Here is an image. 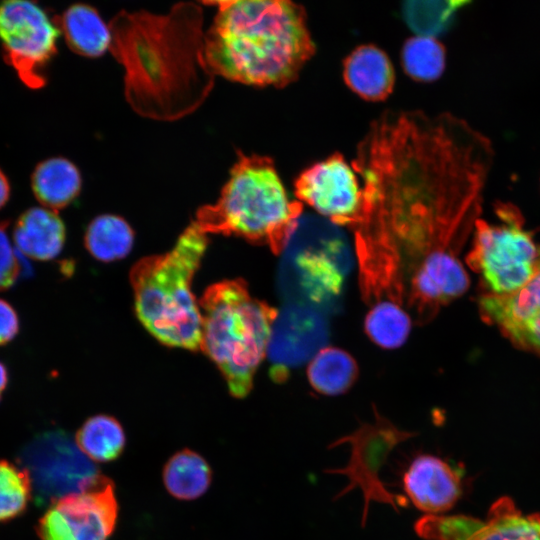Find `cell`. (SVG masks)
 <instances>
[{
	"mask_svg": "<svg viewBox=\"0 0 540 540\" xmlns=\"http://www.w3.org/2000/svg\"><path fill=\"white\" fill-rule=\"evenodd\" d=\"M493 160L491 141L448 112L387 110L357 144L351 165L362 206L352 230L394 247L418 325L468 288L458 254L479 219Z\"/></svg>",
	"mask_w": 540,
	"mask_h": 540,
	"instance_id": "cell-1",
	"label": "cell"
},
{
	"mask_svg": "<svg viewBox=\"0 0 540 540\" xmlns=\"http://www.w3.org/2000/svg\"><path fill=\"white\" fill-rule=\"evenodd\" d=\"M110 50L124 68V93L140 116L175 121L206 100L215 75L205 57L202 7L174 5L167 14L117 13Z\"/></svg>",
	"mask_w": 540,
	"mask_h": 540,
	"instance_id": "cell-2",
	"label": "cell"
},
{
	"mask_svg": "<svg viewBox=\"0 0 540 540\" xmlns=\"http://www.w3.org/2000/svg\"><path fill=\"white\" fill-rule=\"evenodd\" d=\"M217 12L205 32L213 74L241 84L283 88L316 52L305 8L288 0L211 2Z\"/></svg>",
	"mask_w": 540,
	"mask_h": 540,
	"instance_id": "cell-3",
	"label": "cell"
},
{
	"mask_svg": "<svg viewBox=\"0 0 540 540\" xmlns=\"http://www.w3.org/2000/svg\"><path fill=\"white\" fill-rule=\"evenodd\" d=\"M303 211L270 157L238 152L218 200L199 208L194 223L206 234L235 235L281 255Z\"/></svg>",
	"mask_w": 540,
	"mask_h": 540,
	"instance_id": "cell-4",
	"label": "cell"
},
{
	"mask_svg": "<svg viewBox=\"0 0 540 540\" xmlns=\"http://www.w3.org/2000/svg\"><path fill=\"white\" fill-rule=\"evenodd\" d=\"M207 246V234L192 222L170 251L144 257L131 269L138 319L164 345L201 349L202 315L191 282Z\"/></svg>",
	"mask_w": 540,
	"mask_h": 540,
	"instance_id": "cell-5",
	"label": "cell"
},
{
	"mask_svg": "<svg viewBox=\"0 0 540 540\" xmlns=\"http://www.w3.org/2000/svg\"><path fill=\"white\" fill-rule=\"evenodd\" d=\"M201 349L217 365L236 398L252 390L267 354L278 309L253 297L245 281L224 280L208 287L199 302Z\"/></svg>",
	"mask_w": 540,
	"mask_h": 540,
	"instance_id": "cell-6",
	"label": "cell"
},
{
	"mask_svg": "<svg viewBox=\"0 0 540 540\" xmlns=\"http://www.w3.org/2000/svg\"><path fill=\"white\" fill-rule=\"evenodd\" d=\"M281 255L278 286L285 301L332 311L350 266L340 226L303 211Z\"/></svg>",
	"mask_w": 540,
	"mask_h": 540,
	"instance_id": "cell-7",
	"label": "cell"
},
{
	"mask_svg": "<svg viewBox=\"0 0 540 540\" xmlns=\"http://www.w3.org/2000/svg\"><path fill=\"white\" fill-rule=\"evenodd\" d=\"M498 222L475 223L473 246L466 261L477 272L488 294L513 292L535 273L538 248L514 205L498 202Z\"/></svg>",
	"mask_w": 540,
	"mask_h": 540,
	"instance_id": "cell-8",
	"label": "cell"
},
{
	"mask_svg": "<svg viewBox=\"0 0 540 540\" xmlns=\"http://www.w3.org/2000/svg\"><path fill=\"white\" fill-rule=\"evenodd\" d=\"M374 421L364 422L350 434L337 438L328 449L349 444L350 456L345 466L325 469L324 473L346 477L347 485L339 491L334 500L340 499L354 489H360L363 496L361 526L365 527L371 502L391 506L396 512L407 506L401 495L391 492L380 478V473L391 452L399 444L415 437L416 432L398 428L382 416L376 409Z\"/></svg>",
	"mask_w": 540,
	"mask_h": 540,
	"instance_id": "cell-9",
	"label": "cell"
},
{
	"mask_svg": "<svg viewBox=\"0 0 540 540\" xmlns=\"http://www.w3.org/2000/svg\"><path fill=\"white\" fill-rule=\"evenodd\" d=\"M18 460L39 505L84 492L101 476L76 441L62 430L37 434L21 449Z\"/></svg>",
	"mask_w": 540,
	"mask_h": 540,
	"instance_id": "cell-10",
	"label": "cell"
},
{
	"mask_svg": "<svg viewBox=\"0 0 540 540\" xmlns=\"http://www.w3.org/2000/svg\"><path fill=\"white\" fill-rule=\"evenodd\" d=\"M57 25L36 3L7 0L0 4V41L6 61L29 88L45 85L44 66L56 53Z\"/></svg>",
	"mask_w": 540,
	"mask_h": 540,
	"instance_id": "cell-11",
	"label": "cell"
},
{
	"mask_svg": "<svg viewBox=\"0 0 540 540\" xmlns=\"http://www.w3.org/2000/svg\"><path fill=\"white\" fill-rule=\"evenodd\" d=\"M118 516L113 482L101 475L87 490L52 504L39 521L41 540H108Z\"/></svg>",
	"mask_w": 540,
	"mask_h": 540,
	"instance_id": "cell-12",
	"label": "cell"
},
{
	"mask_svg": "<svg viewBox=\"0 0 540 540\" xmlns=\"http://www.w3.org/2000/svg\"><path fill=\"white\" fill-rule=\"evenodd\" d=\"M298 201L337 226L353 229L362 206V188L352 165L334 153L300 173L294 183Z\"/></svg>",
	"mask_w": 540,
	"mask_h": 540,
	"instance_id": "cell-13",
	"label": "cell"
},
{
	"mask_svg": "<svg viewBox=\"0 0 540 540\" xmlns=\"http://www.w3.org/2000/svg\"><path fill=\"white\" fill-rule=\"evenodd\" d=\"M414 531L424 540H540V515L524 516L503 497L492 505L485 521L426 514L414 523Z\"/></svg>",
	"mask_w": 540,
	"mask_h": 540,
	"instance_id": "cell-14",
	"label": "cell"
},
{
	"mask_svg": "<svg viewBox=\"0 0 540 540\" xmlns=\"http://www.w3.org/2000/svg\"><path fill=\"white\" fill-rule=\"evenodd\" d=\"M329 337L326 314L314 307L286 303L273 322L267 347L270 376L284 382L290 371L310 361Z\"/></svg>",
	"mask_w": 540,
	"mask_h": 540,
	"instance_id": "cell-15",
	"label": "cell"
},
{
	"mask_svg": "<svg viewBox=\"0 0 540 540\" xmlns=\"http://www.w3.org/2000/svg\"><path fill=\"white\" fill-rule=\"evenodd\" d=\"M478 304L486 322L517 347L540 356V246L535 273L527 283L506 294L485 293Z\"/></svg>",
	"mask_w": 540,
	"mask_h": 540,
	"instance_id": "cell-16",
	"label": "cell"
},
{
	"mask_svg": "<svg viewBox=\"0 0 540 540\" xmlns=\"http://www.w3.org/2000/svg\"><path fill=\"white\" fill-rule=\"evenodd\" d=\"M402 483L413 505L427 514L451 509L462 493L459 474L447 462L431 454L414 457L403 474Z\"/></svg>",
	"mask_w": 540,
	"mask_h": 540,
	"instance_id": "cell-17",
	"label": "cell"
},
{
	"mask_svg": "<svg viewBox=\"0 0 540 540\" xmlns=\"http://www.w3.org/2000/svg\"><path fill=\"white\" fill-rule=\"evenodd\" d=\"M343 79L350 90L366 101H383L395 85L389 56L373 44L356 47L343 62Z\"/></svg>",
	"mask_w": 540,
	"mask_h": 540,
	"instance_id": "cell-18",
	"label": "cell"
},
{
	"mask_svg": "<svg viewBox=\"0 0 540 540\" xmlns=\"http://www.w3.org/2000/svg\"><path fill=\"white\" fill-rule=\"evenodd\" d=\"M16 250L27 258L47 261L57 257L65 242V226L56 211L45 207L26 210L13 230Z\"/></svg>",
	"mask_w": 540,
	"mask_h": 540,
	"instance_id": "cell-19",
	"label": "cell"
},
{
	"mask_svg": "<svg viewBox=\"0 0 540 540\" xmlns=\"http://www.w3.org/2000/svg\"><path fill=\"white\" fill-rule=\"evenodd\" d=\"M69 48L85 57H99L110 49L111 32L97 10L86 4L70 6L56 19Z\"/></svg>",
	"mask_w": 540,
	"mask_h": 540,
	"instance_id": "cell-20",
	"label": "cell"
},
{
	"mask_svg": "<svg viewBox=\"0 0 540 540\" xmlns=\"http://www.w3.org/2000/svg\"><path fill=\"white\" fill-rule=\"evenodd\" d=\"M81 184L78 168L62 157L39 163L31 178L35 197L43 207L53 211L68 206L78 196Z\"/></svg>",
	"mask_w": 540,
	"mask_h": 540,
	"instance_id": "cell-21",
	"label": "cell"
},
{
	"mask_svg": "<svg viewBox=\"0 0 540 540\" xmlns=\"http://www.w3.org/2000/svg\"><path fill=\"white\" fill-rule=\"evenodd\" d=\"M307 377L312 388L323 395H341L354 385L358 365L345 350L324 347L310 361Z\"/></svg>",
	"mask_w": 540,
	"mask_h": 540,
	"instance_id": "cell-22",
	"label": "cell"
},
{
	"mask_svg": "<svg viewBox=\"0 0 540 540\" xmlns=\"http://www.w3.org/2000/svg\"><path fill=\"white\" fill-rule=\"evenodd\" d=\"M211 481L210 465L200 454L190 449L172 455L163 469L165 488L180 500H193L202 496Z\"/></svg>",
	"mask_w": 540,
	"mask_h": 540,
	"instance_id": "cell-23",
	"label": "cell"
},
{
	"mask_svg": "<svg viewBox=\"0 0 540 540\" xmlns=\"http://www.w3.org/2000/svg\"><path fill=\"white\" fill-rule=\"evenodd\" d=\"M134 242L130 225L120 216H97L85 234V246L90 254L102 261L111 262L128 255Z\"/></svg>",
	"mask_w": 540,
	"mask_h": 540,
	"instance_id": "cell-24",
	"label": "cell"
},
{
	"mask_svg": "<svg viewBox=\"0 0 540 540\" xmlns=\"http://www.w3.org/2000/svg\"><path fill=\"white\" fill-rule=\"evenodd\" d=\"M76 443L89 459L110 462L123 453L126 436L114 417L96 415L87 419L78 430Z\"/></svg>",
	"mask_w": 540,
	"mask_h": 540,
	"instance_id": "cell-25",
	"label": "cell"
},
{
	"mask_svg": "<svg viewBox=\"0 0 540 540\" xmlns=\"http://www.w3.org/2000/svg\"><path fill=\"white\" fill-rule=\"evenodd\" d=\"M404 72L418 82H433L443 74L446 50L436 38L418 36L408 38L401 50Z\"/></svg>",
	"mask_w": 540,
	"mask_h": 540,
	"instance_id": "cell-26",
	"label": "cell"
},
{
	"mask_svg": "<svg viewBox=\"0 0 540 540\" xmlns=\"http://www.w3.org/2000/svg\"><path fill=\"white\" fill-rule=\"evenodd\" d=\"M468 1H408L402 15L406 25L418 36L436 38L452 24V20Z\"/></svg>",
	"mask_w": 540,
	"mask_h": 540,
	"instance_id": "cell-27",
	"label": "cell"
},
{
	"mask_svg": "<svg viewBox=\"0 0 540 540\" xmlns=\"http://www.w3.org/2000/svg\"><path fill=\"white\" fill-rule=\"evenodd\" d=\"M32 495L26 472L8 461L0 460V523L23 512Z\"/></svg>",
	"mask_w": 540,
	"mask_h": 540,
	"instance_id": "cell-28",
	"label": "cell"
},
{
	"mask_svg": "<svg viewBox=\"0 0 540 540\" xmlns=\"http://www.w3.org/2000/svg\"><path fill=\"white\" fill-rule=\"evenodd\" d=\"M8 223L0 221V291L11 288L21 273L20 258L7 232Z\"/></svg>",
	"mask_w": 540,
	"mask_h": 540,
	"instance_id": "cell-29",
	"label": "cell"
},
{
	"mask_svg": "<svg viewBox=\"0 0 540 540\" xmlns=\"http://www.w3.org/2000/svg\"><path fill=\"white\" fill-rule=\"evenodd\" d=\"M19 331V319L14 308L0 299V345L9 343Z\"/></svg>",
	"mask_w": 540,
	"mask_h": 540,
	"instance_id": "cell-30",
	"label": "cell"
},
{
	"mask_svg": "<svg viewBox=\"0 0 540 540\" xmlns=\"http://www.w3.org/2000/svg\"><path fill=\"white\" fill-rule=\"evenodd\" d=\"M9 194H10L9 182L6 176L4 175V173L0 170V208H2L8 201Z\"/></svg>",
	"mask_w": 540,
	"mask_h": 540,
	"instance_id": "cell-31",
	"label": "cell"
},
{
	"mask_svg": "<svg viewBox=\"0 0 540 540\" xmlns=\"http://www.w3.org/2000/svg\"><path fill=\"white\" fill-rule=\"evenodd\" d=\"M8 383V373L5 365L0 362V393L6 388Z\"/></svg>",
	"mask_w": 540,
	"mask_h": 540,
	"instance_id": "cell-32",
	"label": "cell"
},
{
	"mask_svg": "<svg viewBox=\"0 0 540 540\" xmlns=\"http://www.w3.org/2000/svg\"><path fill=\"white\" fill-rule=\"evenodd\" d=\"M0 399H1V393H0Z\"/></svg>",
	"mask_w": 540,
	"mask_h": 540,
	"instance_id": "cell-33",
	"label": "cell"
}]
</instances>
